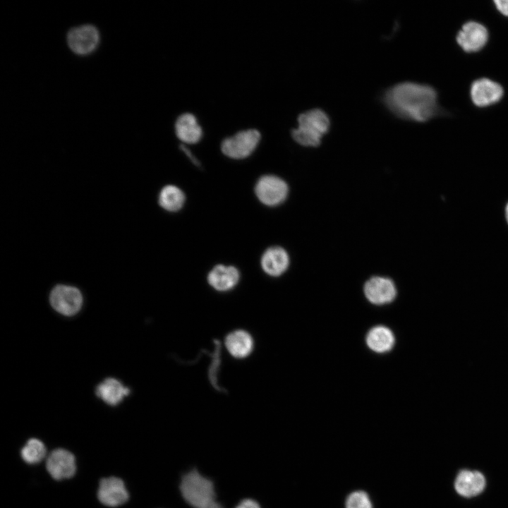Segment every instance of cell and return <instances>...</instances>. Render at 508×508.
<instances>
[{
  "label": "cell",
  "instance_id": "10",
  "mask_svg": "<svg viewBox=\"0 0 508 508\" xmlns=\"http://www.w3.org/2000/svg\"><path fill=\"white\" fill-rule=\"evenodd\" d=\"M97 498L104 505L116 507L128 500L129 494L123 481L115 476L103 478L99 480Z\"/></svg>",
  "mask_w": 508,
  "mask_h": 508
},
{
  "label": "cell",
  "instance_id": "17",
  "mask_svg": "<svg viewBox=\"0 0 508 508\" xmlns=\"http://www.w3.org/2000/svg\"><path fill=\"white\" fill-rule=\"evenodd\" d=\"M96 395L111 406L119 404L130 393V389L118 380L107 378L96 387Z\"/></svg>",
  "mask_w": 508,
  "mask_h": 508
},
{
  "label": "cell",
  "instance_id": "3",
  "mask_svg": "<svg viewBox=\"0 0 508 508\" xmlns=\"http://www.w3.org/2000/svg\"><path fill=\"white\" fill-rule=\"evenodd\" d=\"M329 124L325 111L320 109H310L299 115L298 127L292 130L291 135L301 145L316 147L329 130Z\"/></svg>",
  "mask_w": 508,
  "mask_h": 508
},
{
  "label": "cell",
  "instance_id": "24",
  "mask_svg": "<svg viewBox=\"0 0 508 508\" xmlns=\"http://www.w3.org/2000/svg\"><path fill=\"white\" fill-rule=\"evenodd\" d=\"M235 508H261L259 503L253 499H244Z\"/></svg>",
  "mask_w": 508,
  "mask_h": 508
},
{
  "label": "cell",
  "instance_id": "6",
  "mask_svg": "<svg viewBox=\"0 0 508 508\" xmlns=\"http://www.w3.org/2000/svg\"><path fill=\"white\" fill-rule=\"evenodd\" d=\"M255 193L265 205L275 206L282 203L288 194V186L284 181L275 176L261 177L255 186Z\"/></svg>",
  "mask_w": 508,
  "mask_h": 508
},
{
  "label": "cell",
  "instance_id": "23",
  "mask_svg": "<svg viewBox=\"0 0 508 508\" xmlns=\"http://www.w3.org/2000/svg\"><path fill=\"white\" fill-rule=\"evenodd\" d=\"M497 10L503 16L508 17V0L494 1Z\"/></svg>",
  "mask_w": 508,
  "mask_h": 508
},
{
  "label": "cell",
  "instance_id": "1",
  "mask_svg": "<svg viewBox=\"0 0 508 508\" xmlns=\"http://www.w3.org/2000/svg\"><path fill=\"white\" fill-rule=\"evenodd\" d=\"M382 101L396 116L413 121H426L440 112L436 91L413 82L396 84L385 91Z\"/></svg>",
  "mask_w": 508,
  "mask_h": 508
},
{
  "label": "cell",
  "instance_id": "12",
  "mask_svg": "<svg viewBox=\"0 0 508 508\" xmlns=\"http://www.w3.org/2000/svg\"><path fill=\"white\" fill-rule=\"evenodd\" d=\"M364 294L372 303L381 305L393 301L397 291L394 282L389 278L373 277L366 282Z\"/></svg>",
  "mask_w": 508,
  "mask_h": 508
},
{
  "label": "cell",
  "instance_id": "18",
  "mask_svg": "<svg viewBox=\"0 0 508 508\" xmlns=\"http://www.w3.org/2000/svg\"><path fill=\"white\" fill-rule=\"evenodd\" d=\"M225 344L229 352L238 358L248 356L253 348L251 336L243 330H237L229 334L226 338Z\"/></svg>",
  "mask_w": 508,
  "mask_h": 508
},
{
  "label": "cell",
  "instance_id": "8",
  "mask_svg": "<svg viewBox=\"0 0 508 508\" xmlns=\"http://www.w3.org/2000/svg\"><path fill=\"white\" fill-rule=\"evenodd\" d=\"M488 40V31L481 23L468 21L464 23L456 36L459 47L467 53L481 50Z\"/></svg>",
  "mask_w": 508,
  "mask_h": 508
},
{
  "label": "cell",
  "instance_id": "20",
  "mask_svg": "<svg viewBox=\"0 0 508 508\" xmlns=\"http://www.w3.org/2000/svg\"><path fill=\"white\" fill-rule=\"evenodd\" d=\"M185 195L180 188L169 185L164 187L159 195V203L166 210L175 212L181 208Z\"/></svg>",
  "mask_w": 508,
  "mask_h": 508
},
{
  "label": "cell",
  "instance_id": "2",
  "mask_svg": "<svg viewBox=\"0 0 508 508\" xmlns=\"http://www.w3.org/2000/svg\"><path fill=\"white\" fill-rule=\"evenodd\" d=\"M179 488L184 500L193 508H223L216 500L213 482L195 468L182 476Z\"/></svg>",
  "mask_w": 508,
  "mask_h": 508
},
{
  "label": "cell",
  "instance_id": "15",
  "mask_svg": "<svg viewBox=\"0 0 508 508\" xmlns=\"http://www.w3.org/2000/svg\"><path fill=\"white\" fill-rule=\"evenodd\" d=\"M289 263V258L286 250L281 247L268 248L261 259L263 270L269 275L277 277L284 273Z\"/></svg>",
  "mask_w": 508,
  "mask_h": 508
},
{
  "label": "cell",
  "instance_id": "19",
  "mask_svg": "<svg viewBox=\"0 0 508 508\" xmlns=\"http://www.w3.org/2000/svg\"><path fill=\"white\" fill-rule=\"evenodd\" d=\"M366 342L368 347L373 351L383 353L392 348L394 344V337L387 327L378 326L373 327L368 333Z\"/></svg>",
  "mask_w": 508,
  "mask_h": 508
},
{
  "label": "cell",
  "instance_id": "5",
  "mask_svg": "<svg viewBox=\"0 0 508 508\" xmlns=\"http://www.w3.org/2000/svg\"><path fill=\"white\" fill-rule=\"evenodd\" d=\"M49 301L55 310L64 315L71 316L80 310L83 296L75 286L59 284L52 290Z\"/></svg>",
  "mask_w": 508,
  "mask_h": 508
},
{
  "label": "cell",
  "instance_id": "7",
  "mask_svg": "<svg viewBox=\"0 0 508 508\" xmlns=\"http://www.w3.org/2000/svg\"><path fill=\"white\" fill-rule=\"evenodd\" d=\"M504 90L498 83L487 78H479L473 82L470 88L472 102L478 107H486L501 100Z\"/></svg>",
  "mask_w": 508,
  "mask_h": 508
},
{
  "label": "cell",
  "instance_id": "22",
  "mask_svg": "<svg viewBox=\"0 0 508 508\" xmlns=\"http://www.w3.org/2000/svg\"><path fill=\"white\" fill-rule=\"evenodd\" d=\"M346 508H373L370 500L366 492L355 491L346 500Z\"/></svg>",
  "mask_w": 508,
  "mask_h": 508
},
{
  "label": "cell",
  "instance_id": "14",
  "mask_svg": "<svg viewBox=\"0 0 508 508\" xmlns=\"http://www.w3.org/2000/svg\"><path fill=\"white\" fill-rule=\"evenodd\" d=\"M175 131L178 138L188 144L198 143L202 135V128L195 116L190 113H184L177 118Z\"/></svg>",
  "mask_w": 508,
  "mask_h": 508
},
{
  "label": "cell",
  "instance_id": "16",
  "mask_svg": "<svg viewBox=\"0 0 508 508\" xmlns=\"http://www.w3.org/2000/svg\"><path fill=\"white\" fill-rule=\"evenodd\" d=\"M238 279L239 273L236 268L222 265L215 266L207 277L210 286L219 291L231 289L237 284Z\"/></svg>",
  "mask_w": 508,
  "mask_h": 508
},
{
  "label": "cell",
  "instance_id": "13",
  "mask_svg": "<svg viewBox=\"0 0 508 508\" xmlns=\"http://www.w3.org/2000/svg\"><path fill=\"white\" fill-rule=\"evenodd\" d=\"M485 485L484 476L478 471L463 470L454 483L456 492L464 497H473L481 492Z\"/></svg>",
  "mask_w": 508,
  "mask_h": 508
},
{
  "label": "cell",
  "instance_id": "11",
  "mask_svg": "<svg viewBox=\"0 0 508 508\" xmlns=\"http://www.w3.org/2000/svg\"><path fill=\"white\" fill-rule=\"evenodd\" d=\"M69 47L80 55L91 53L99 41L97 29L91 25H84L71 29L67 36Z\"/></svg>",
  "mask_w": 508,
  "mask_h": 508
},
{
  "label": "cell",
  "instance_id": "9",
  "mask_svg": "<svg viewBox=\"0 0 508 508\" xmlns=\"http://www.w3.org/2000/svg\"><path fill=\"white\" fill-rule=\"evenodd\" d=\"M46 468L54 480L70 478L76 471L75 456L66 449L62 448L54 449L47 456Z\"/></svg>",
  "mask_w": 508,
  "mask_h": 508
},
{
  "label": "cell",
  "instance_id": "25",
  "mask_svg": "<svg viewBox=\"0 0 508 508\" xmlns=\"http://www.w3.org/2000/svg\"><path fill=\"white\" fill-rule=\"evenodd\" d=\"M505 217H506V219L508 222V203L507 204L506 207H505Z\"/></svg>",
  "mask_w": 508,
  "mask_h": 508
},
{
  "label": "cell",
  "instance_id": "21",
  "mask_svg": "<svg viewBox=\"0 0 508 508\" xmlns=\"http://www.w3.org/2000/svg\"><path fill=\"white\" fill-rule=\"evenodd\" d=\"M47 449L44 443L36 438L28 440L20 450L23 460L28 464H36L45 457Z\"/></svg>",
  "mask_w": 508,
  "mask_h": 508
},
{
  "label": "cell",
  "instance_id": "4",
  "mask_svg": "<svg viewBox=\"0 0 508 508\" xmlns=\"http://www.w3.org/2000/svg\"><path fill=\"white\" fill-rule=\"evenodd\" d=\"M260 133L256 129L239 131L225 138L221 145L222 152L233 159H243L249 156L257 147Z\"/></svg>",
  "mask_w": 508,
  "mask_h": 508
}]
</instances>
